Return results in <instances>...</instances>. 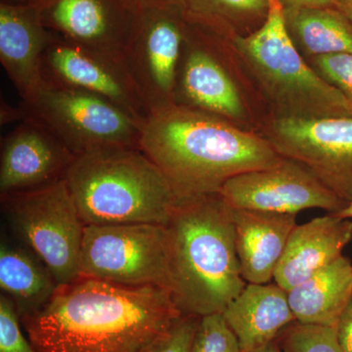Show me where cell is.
Segmentation results:
<instances>
[{
    "instance_id": "obj_1",
    "label": "cell",
    "mask_w": 352,
    "mask_h": 352,
    "mask_svg": "<svg viewBox=\"0 0 352 352\" xmlns=\"http://www.w3.org/2000/svg\"><path fill=\"white\" fill-rule=\"evenodd\" d=\"M182 315L166 289L80 277L20 318L38 352H139Z\"/></svg>"
},
{
    "instance_id": "obj_2",
    "label": "cell",
    "mask_w": 352,
    "mask_h": 352,
    "mask_svg": "<svg viewBox=\"0 0 352 352\" xmlns=\"http://www.w3.org/2000/svg\"><path fill=\"white\" fill-rule=\"evenodd\" d=\"M139 148L166 176L177 201L215 195L231 178L283 159L265 138L176 104L150 113Z\"/></svg>"
},
{
    "instance_id": "obj_3",
    "label": "cell",
    "mask_w": 352,
    "mask_h": 352,
    "mask_svg": "<svg viewBox=\"0 0 352 352\" xmlns=\"http://www.w3.org/2000/svg\"><path fill=\"white\" fill-rule=\"evenodd\" d=\"M168 292L183 315L222 314L247 282L231 208L219 195L177 201L166 226Z\"/></svg>"
},
{
    "instance_id": "obj_4",
    "label": "cell",
    "mask_w": 352,
    "mask_h": 352,
    "mask_svg": "<svg viewBox=\"0 0 352 352\" xmlns=\"http://www.w3.org/2000/svg\"><path fill=\"white\" fill-rule=\"evenodd\" d=\"M65 182L85 226H166L177 199L139 147H109L76 156Z\"/></svg>"
},
{
    "instance_id": "obj_5",
    "label": "cell",
    "mask_w": 352,
    "mask_h": 352,
    "mask_svg": "<svg viewBox=\"0 0 352 352\" xmlns=\"http://www.w3.org/2000/svg\"><path fill=\"white\" fill-rule=\"evenodd\" d=\"M256 31L232 38L234 48L276 110V117L352 118V103L300 56L279 0Z\"/></svg>"
},
{
    "instance_id": "obj_6",
    "label": "cell",
    "mask_w": 352,
    "mask_h": 352,
    "mask_svg": "<svg viewBox=\"0 0 352 352\" xmlns=\"http://www.w3.org/2000/svg\"><path fill=\"white\" fill-rule=\"evenodd\" d=\"M7 221L59 286L80 278L85 223L65 179L2 196Z\"/></svg>"
},
{
    "instance_id": "obj_7",
    "label": "cell",
    "mask_w": 352,
    "mask_h": 352,
    "mask_svg": "<svg viewBox=\"0 0 352 352\" xmlns=\"http://www.w3.org/2000/svg\"><path fill=\"white\" fill-rule=\"evenodd\" d=\"M21 106L76 157L104 148L139 147L143 122L98 95L44 83Z\"/></svg>"
},
{
    "instance_id": "obj_8",
    "label": "cell",
    "mask_w": 352,
    "mask_h": 352,
    "mask_svg": "<svg viewBox=\"0 0 352 352\" xmlns=\"http://www.w3.org/2000/svg\"><path fill=\"white\" fill-rule=\"evenodd\" d=\"M80 277L120 286H153L168 291L166 226H85Z\"/></svg>"
},
{
    "instance_id": "obj_9",
    "label": "cell",
    "mask_w": 352,
    "mask_h": 352,
    "mask_svg": "<svg viewBox=\"0 0 352 352\" xmlns=\"http://www.w3.org/2000/svg\"><path fill=\"white\" fill-rule=\"evenodd\" d=\"M187 30L182 11L168 0L141 3L124 66L149 113L175 104Z\"/></svg>"
},
{
    "instance_id": "obj_10",
    "label": "cell",
    "mask_w": 352,
    "mask_h": 352,
    "mask_svg": "<svg viewBox=\"0 0 352 352\" xmlns=\"http://www.w3.org/2000/svg\"><path fill=\"white\" fill-rule=\"evenodd\" d=\"M265 138L280 156L302 164L346 206L352 203V118L275 117Z\"/></svg>"
},
{
    "instance_id": "obj_11",
    "label": "cell",
    "mask_w": 352,
    "mask_h": 352,
    "mask_svg": "<svg viewBox=\"0 0 352 352\" xmlns=\"http://www.w3.org/2000/svg\"><path fill=\"white\" fill-rule=\"evenodd\" d=\"M219 195L230 208L277 214L314 208L336 214L346 207L305 166L286 157L273 168L231 178Z\"/></svg>"
},
{
    "instance_id": "obj_12",
    "label": "cell",
    "mask_w": 352,
    "mask_h": 352,
    "mask_svg": "<svg viewBox=\"0 0 352 352\" xmlns=\"http://www.w3.org/2000/svg\"><path fill=\"white\" fill-rule=\"evenodd\" d=\"M44 82L98 95L144 122L149 111L124 65L54 34L43 53Z\"/></svg>"
},
{
    "instance_id": "obj_13",
    "label": "cell",
    "mask_w": 352,
    "mask_h": 352,
    "mask_svg": "<svg viewBox=\"0 0 352 352\" xmlns=\"http://www.w3.org/2000/svg\"><path fill=\"white\" fill-rule=\"evenodd\" d=\"M38 7L53 34L124 65L140 11L138 0H46Z\"/></svg>"
},
{
    "instance_id": "obj_14",
    "label": "cell",
    "mask_w": 352,
    "mask_h": 352,
    "mask_svg": "<svg viewBox=\"0 0 352 352\" xmlns=\"http://www.w3.org/2000/svg\"><path fill=\"white\" fill-rule=\"evenodd\" d=\"M76 155L38 120L27 117L2 141L1 196L63 179Z\"/></svg>"
},
{
    "instance_id": "obj_15",
    "label": "cell",
    "mask_w": 352,
    "mask_h": 352,
    "mask_svg": "<svg viewBox=\"0 0 352 352\" xmlns=\"http://www.w3.org/2000/svg\"><path fill=\"white\" fill-rule=\"evenodd\" d=\"M210 34L188 22L175 104L233 122L245 118L239 91L212 50Z\"/></svg>"
},
{
    "instance_id": "obj_16",
    "label": "cell",
    "mask_w": 352,
    "mask_h": 352,
    "mask_svg": "<svg viewBox=\"0 0 352 352\" xmlns=\"http://www.w3.org/2000/svg\"><path fill=\"white\" fill-rule=\"evenodd\" d=\"M53 36L38 6L0 2V62L23 102L32 98L45 83L41 65Z\"/></svg>"
},
{
    "instance_id": "obj_17",
    "label": "cell",
    "mask_w": 352,
    "mask_h": 352,
    "mask_svg": "<svg viewBox=\"0 0 352 352\" xmlns=\"http://www.w3.org/2000/svg\"><path fill=\"white\" fill-rule=\"evenodd\" d=\"M352 239V220L333 214L296 226L289 235L274 281L286 291L342 256Z\"/></svg>"
},
{
    "instance_id": "obj_18",
    "label": "cell",
    "mask_w": 352,
    "mask_h": 352,
    "mask_svg": "<svg viewBox=\"0 0 352 352\" xmlns=\"http://www.w3.org/2000/svg\"><path fill=\"white\" fill-rule=\"evenodd\" d=\"M235 247L247 283L268 284L296 223V214L231 208Z\"/></svg>"
},
{
    "instance_id": "obj_19",
    "label": "cell",
    "mask_w": 352,
    "mask_h": 352,
    "mask_svg": "<svg viewBox=\"0 0 352 352\" xmlns=\"http://www.w3.org/2000/svg\"><path fill=\"white\" fill-rule=\"evenodd\" d=\"M221 314L243 352H254L267 346L296 321L286 289L275 282L247 283Z\"/></svg>"
},
{
    "instance_id": "obj_20",
    "label": "cell",
    "mask_w": 352,
    "mask_h": 352,
    "mask_svg": "<svg viewBox=\"0 0 352 352\" xmlns=\"http://www.w3.org/2000/svg\"><path fill=\"white\" fill-rule=\"evenodd\" d=\"M287 295L296 322L337 329L352 300L351 261L340 256Z\"/></svg>"
},
{
    "instance_id": "obj_21",
    "label": "cell",
    "mask_w": 352,
    "mask_h": 352,
    "mask_svg": "<svg viewBox=\"0 0 352 352\" xmlns=\"http://www.w3.org/2000/svg\"><path fill=\"white\" fill-rule=\"evenodd\" d=\"M0 288L13 300L22 317L43 307L56 293L59 284L31 250L2 240Z\"/></svg>"
},
{
    "instance_id": "obj_22",
    "label": "cell",
    "mask_w": 352,
    "mask_h": 352,
    "mask_svg": "<svg viewBox=\"0 0 352 352\" xmlns=\"http://www.w3.org/2000/svg\"><path fill=\"white\" fill-rule=\"evenodd\" d=\"M294 43L311 57L352 53V22L338 7L284 8Z\"/></svg>"
},
{
    "instance_id": "obj_23",
    "label": "cell",
    "mask_w": 352,
    "mask_h": 352,
    "mask_svg": "<svg viewBox=\"0 0 352 352\" xmlns=\"http://www.w3.org/2000/svg\"><path fill=\"white\" fill-rule=\"evenodd\" d=\"M191 23L219 38L239 36V28L265 20L268 0H168Z\"/></svg>"
},
{
    "instance_id": "obj_24",
    "label": "cell",
    "mask_w": 352,
    "mask_h": 352,
    "mask_svg": "<svg viewBox=\"0 0 352 352\" xmlns=\"http://www.w3.org/2000/svg\"><path fill=\"white\" fill-rule=\"evenodd\" d=\"M284 352H344L337 329L293 322L278 336Z\"/></svg>"
},
{
    "instance_id": "obj_25",
    "label": "cell",
    "mask_w": 352,
    "mask_h": 352,
    "mask_svg": "<svg viewBox=\"0 0 352 352\" xmlns=\"http://www.w3.org/2000/svg\"><path fill=\"white\" fill-rule=\"evenodd\" d=\"M190 352H243L221 314L201 317Z\"/></svg>"
},
{
    "instance_id": "obj_26",
    "label": "cell",
    "mask_w": 352,
    "mask_h": 352,
    "mask_svg": "<svg viewBox=\"0 0 352 352\" xmlns=\"http://www.w3.org/2000/svg\"><path fill=\"white\" fill-rule=\"evenodd\" d=\"M200 317L182 315L170 329L157 336L139 352H190Z\"/></svg>"
},
{
    "instance_id": "obj_27",
    "label": "cell",
    "mask_w": 352,
    "mask_h": 352,
    "mask_svg": "<svg viewBox=\"0 0 352 352\" xmlns=\"http://www.w3.org/2000/svg\"><path fill=\"white\" fill-rule=\"evenodd\" d=\"M20 315L8 296H0V352H38L23 332Z\"/></svg>"
},
{
    "instance_id": "obj_28",
    "label": "cell",
    "mask_w": 352,
    "mask_h": 352,
    "mask_svg": "<svg viewBox=\"0 0 352 352\" xmlns=\"http://www.w3.org/2000/svg\"><path fill=\"white\" fill-rule=\"evenodd\" d=\"M315 71L352 103V53L312 57Z\"/></svg>"
},
{
    "instance_id": "obj_29",
    "label": "cell",
    "mask_w": 352,
    "mask_h": 352,
    "mask_svg": "<svg viewBox=\"0 0 352 352\" xmlns=\"http://www.w3.org/2000/svg\"><path fill=\"white\" fill-rule=\"evenodd\" d=\"M337 333L344 351L352 352V300L340 318Z\"/></svg>"
},
{
    "instance_id": "obj_30",
    "label": "cell",
    "mask_w": 352,
    "mask_h": 352,
    "mask_svg": "<svg viewBox=\"0 0 352 352\" xmlns=\"http://www.w3.org/2000/svg\"><path fill=\"white\" fill-rule=\"evenodd\" d=\"M285 9L287 8H323L337 7L338 0H279Z\"/></svg>"
},
{
    "instance_id": "obj_31",
    "label": "cell",
    "mask_w": 352,
    "mask_h": 352,
    "mask_svg": "<svg viewBox=\"0 0 352 352\" xmlns=\"http://www.w3.org/2000/svg\"><path fill=\"white\" fill-rule=\"evenodd\" d=\"M1 124H19L24 120L27 116L24 109L20 105L19 108H14L12 106L8 105L6 102L1 101Z\"/></svg>"
},
{
    "instance_id": "obj_32",
    "label": "cell",
    "mask_w": 352,
    "mask_h": 352,
    "mask_svg": "<svg viewBox=\"0 0 352 352\" xmlns=\"http://www.w3.org/2000/svg\"><path fill=\"white\" fill-rule=\"evenodd\" d=\"M46 0H0L1 3L14 4V6H39Z\"/></svg>"
},
{
    "instance_id": "obj_33",
    "label": "cell",
    "mask_w": 352,
    "mask_h": 352,
    "mask_svg": "<svg viewBox=\"0 0 352 352\" xmlns=\"http://www.w3.org/2000/svg\"><path fill=\"white\" fill-rule=\"evenodd\" d=\"M337 7L352 22V0H338Z\"/></svg>"
},
{
    "instance_id": "obj_34",
    "label": "cell",
    "mask_w": 352,
    "mask_h": 352,
    "mask_svg": "<svg viewBox=\"0 0 352 352\" xmlns=\"http://www.w3.org/2000/svg\"><path fill=\"white\" fill-rule=\"evenodd\" d=\"M254 352H284L282 351L281 347H280L279 344L276 340L271 342V344H267V346L263 347V349H258V351Z\"/></svg>"
},
{
    "instance_id": "obj_35",
    "label": "cell",
    "mask_w": 352,
    "mask_h": 352,
    "mask_svg": "<svg viewBox=\"0 0 352 352\" xmlns=\"http://www.w3.org/2000/svg\"><path fill=\"white\" fill-rule=\"evenodd\" d=\"M337 217H342V219H352V203L347 205L346 208H342L340 212L333 214Z\"/></svg>"
},
{
    "instance_id": "obj_36",
    "label": "cell",
    "mask_w": 352,
    "mask_h": 352,
    "mask_svg": "<svg viewBox=\"0 0 352 352\" xmlns=\"http://www.w3.org/2000/svg\"><path fill=\"white\" fill-rule=\"evenodd\" d=\"M140 3H153V2L164 1V0H138Z\"/></svg>"
}]
</instances>
